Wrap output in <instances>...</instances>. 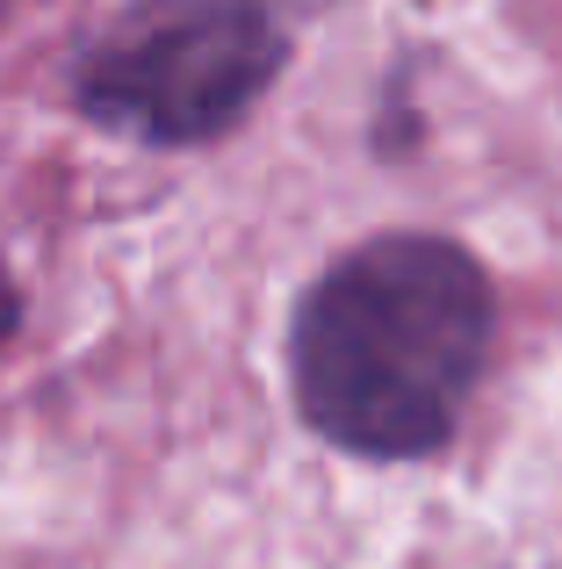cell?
<instances>
[{
  "mask_svg": "<svg viewBox=\"0 0 562 569\" xmlns=\"http://www.w3.org/2000/svg\"><path fill=\"white\" fill-rule=\"evenodd\" d=\"M498 339V296L454 238L382 231L339 252L289 325L303 418L368 461L448 447Z\"/></svg>",
  "mask_w": 562,
  "mask_h": 569,
  "instance_id": "1",
  "label": "cell"
},
{
  "mask_svg": "<svg viewBox=\"0 0 562 569\" xmlns=\"http://www.w3.org/2000/svg\"><path fill=\"white\" fill-rule=\"evenodd\" d=\"M281 58L289 37L268 8L202 0L101 37L72 94L101 130H130L144 144H210L268 94Z\"/></svg>",
  "mask_w": 562,
  "mask_h": 569,
  "instance_id": "2",
  "label": "cell"
},
{
  "mask_svg": "<svg viewBox=\"0 0 562 569\" xmlns=\"http://www.w3.org/2000/svg\"><path fill=\"white\" fill-rule=\"evenodd\" d=\"M8 325H14V296L0 289V339H8Z\"/></svg>",
  "mask_w": 562,
  "mask_h": 569,
  "instance_id": "3",
  "label": "cell"
}]
</instances>
